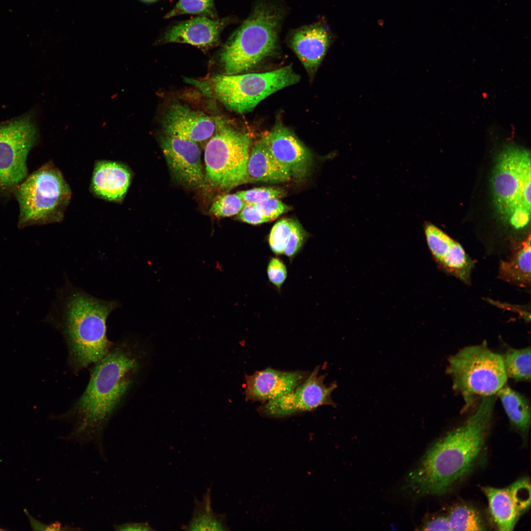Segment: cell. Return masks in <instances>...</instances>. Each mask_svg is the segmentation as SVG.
<instances>
[{"label": "cell", "instance_id": "obj_1", "mask_svg": "<svg viewBox=\"0 0 531 531\" xmlns=\"http://www.w3.org/2000/svg\"><path fill=\"white\" fill-rule=\"evenodd\" d=\"M145 346L125 336L91 367L81 395L58 418L71 425L66 439L80 444L92 442L103 453L102 439L112 418L141 382L146 362Z\"/></svg>", "mask_w": 531, "mask_h": 531}, {"label": "cell", "instance_id": "obj_2", "mask_svg": "<svg viewBox=\"0 0 531 531\" xmlns=\"http://www.w3.org/2000/svg\"><path fill=\"white\" fill-rule=\"evenodd\" d=\"M495 398L482 397L474 412L461 425L431 444L399 487L414 500L449 491L475 467L482 456L489 431Z\"/></svg>", "mask_w": 531, "mask_h": 531}, {"label": "cell", "instance_id": "obj_3", "mask_svg": "<svg viewBox=\"0 0 531 531\" xmlns=\"http://www.w3.org/2000/svg\"><path fill=\"white\" fill-rule=\"evenodd\" d=\"M118 306L116 300L96 298L70 283L59 291L52 324L63 336L72 372L92 367L110 351L114 342L107 336V320Z\"/></svg>", "mask_w": 531, "mask_h": 531}, {"label": "cell", "instance_id": "obj_4", "mask_svg": "<svg viewBox=\"0 0 531 531\" xmlns=\"http://www.w3.org/2000/svg\"><path fill=\"white\" fill-rule=\"evenodd\" d=\"M530 152L515 146L496 158L491 179L494 204L502 221L515 230L529 224L531 216Z\"/></svg>", "mask_w": 531, "mask_h": 531}, {"label": "cell", "instance_id": "obj_5", "mask_svg": "<svg viewBox=\"0 0 531 531\" xmlns=\"http://www.w3.org/2000/svg\"><path fill=\"white\" fill-rule=\"evenodd\" d=\"M282 16L279 8L270 3L264 1L256 5L220 53L225 74L249 70L275 51Z\"/></svg>", "mask_w": 531, "mask_h": 531}, {"label": "cell", "instance_id": "obj_6", "mask_svg": "<svg viewBox=\"0 0 531 531\" xmlns=\"http://www.w3.org/2000/svg\"><path fill=\"white\" fill-rule=\"evenodd\" d=\"M14 193L20 228L60 222L72 194L61 172L51 161L27 176Z\"/></svg>", "mask_w": 531, "mask_h": 531}, {"label": "cell", "instance_id": "obj_7", "mask_svg": "<svg viewBox=\"0 0 531 531\" xmlns=\"http://www.w3.org/2000/svg\"><path fill=\"white\" fill-rule=\"evenodd\" d=\"M447 372L467 408L475 396H494L507 379L502 356L492 352L485 342L464 347L452 355Z\"/></svg>", "mask_w": 531, "mask_h": 531}, {"label": "cell", "instance_id": "obj_8", "mask_svg": "<svg viewBox=\"0 0 531 531\" xmlns=\"http://www.w3.org/2000/svg\"><path fill=\"white\" fill-rule=\"evenodd\" d=\"M299 80V75L289 65L263 73L216 75L207 83L210 92L226 107L244 114L252 111L269 95Z\"/></svg>", "mask_w": 531, "mask_h": 531}, {"label": "cell", "instance_id": "obj_9", "mask_svg": "<svg viewBox=\"0 0 531 531\" xmlns=\"http://www.w3.org/2000/svg\"><path fill=\"white\" fill-rule=\"evenodd\" d=\"M251 140L248 134L219 122L205 149L207 181L223 190L247 182Z\"/></svg>", "mask_w": 531, "mask_h": 531}, {"label": "cell", "instance_id": "obj_10", "mask_svg": "<svg viewBox=\"0 0 531 531\" xmlns=\"http://www.w3.org/2000/svg\"><path fill=\"white\" fill-rule=\"evenodd\" d=\"M38 136L28 116L0 124V194L14 193L27 177V158Z\"/></svg>", "mask_w": 531, "mask_h": 531}, {"label": "cell", "instance_id": "obj_11", "mask_svg": "<svg viewBox=\"0 0 531 531\" xmlns=\"http://www.w3.org/2000/svg\"><path fill=\"white\" fill-rule=\"evenodd\" d=\"M317 366L299 385L286 394L263 403L257 410L261 415L283 418L310 411L322 406L336 407L331 398L337 388L335 382L329 386L324 383L325 375H320Z\"/></svg>", "mask_w": 531, "mask_h": 531}, {"label": "cell", "instance_id": "obj_12", "mask_svg": "<svg viewBox=\"0 0 531 531\" xmlns=\"http://www.w3.org/2000/svg\"><path fill=\"white\" fill-rule=\"evenodd\" d=\"M492 520L497 529L510 531L530 509L531 501L529 477L520 478L508 486L497 488L483 487Z\"/></svg>", "mask_w": 531, "mask_h": 531}, {"label": "cell", "instance_id": "obj_13", "mask_svg": "<svg viewBox=\"0 0 531 531\" xmlns=\"http://www.w3.org/2000/svg\"><path fill=\"white\" fill-rule=\"evenodd\" d=\"M161 147L176 179L190 187H206L208 183L203 170L201 151L197 143L167 135L162 137Z\"/></svg>", "mask_w": 531, "mask_h": 531}, {"label": "cell", "instance_id": "obj_14", "mask_svg": "<svg viewBox=\"0 0 531 531\" xmlns=\"http://www.w3.org/2000/svg\"><path fill=\"white\" fill-rule=\"evenodd\" d=\"M424 231L428 248L437 266L445 273L470 284L475 261L459 243L434 224L425 223Z\"/></svg>", "mask_w": 531, "mask_h": 531}, {"label": "cell", "instance_id": "obj_15", "mask_svg": "<svg viewBox=\"0 0 531 531\" xmlns=\"http://www.w3.org/2000/svg\"><path fill=\"white\" fill-rule=\"evenodd\" d=\"M272 155L290 172L292 178L302 179L313 164L310 151L289 128L278 122L262 138Z\"/></svg>", "mask_w": 531, "mask_h": 531}, {"label": "cell", "instance_id": "obj_16", "mask_svg": "<svg viewBox=\"0 0 531 531\" xmlns=\"http://www.w3.org/2000/svg\"><path fill=\"white\" fill-rule=\"evenodd\" d=\"M309 375L308 371H286L270 368L255 371L252 375L245 374V400L264 403L277 399L301 384Z\"/></svg>", "mask_w": 531, "mask_h": 531}, {"label": "cell", "instance_id": "obj_17", "mask_svg": "<svg viewBox=\"0 0 531 531\" xmlns=\"http://www.w3.org/2000/svg\"><path fill=\"white\" fill-rule=\"evenodd\" d=\"M162 124L167 135L197 143L210 139L216 127L213 119L208 115L178 103L170 106Z\"/></svg>", "mask_w": 531, "mask_h": 531}, {"label": "cell", "instance_id": "obj_18", "mask_svg": "<svg viewBox=\"0 0 531 531\" xmlns=\"http://www.w3.org/2000/svg\"><path fill=\"white\" fill-rule=\"evenodd\" d=\"M331 40L329 31L323 24L306 26L292 34L291 47L310 77L317 71Z\"/></svg>", "mask_w": 531, "mask_h": 531}, {"label": "cell", "instance_id": "obj_19", "mask_svg": "<svg viewBox=\"0 0 531 531\" xmlns=\"http://www.w3.org/2000/svg\"><path fill=\"white\" fill-rule=\"evenodd\" d=\"M228 21L197 17L173 26L166 31L163 39L166 43H187L207 49L218 43L220 33Z\"/></svg>", "mask_w": 531, "mask_h": 531}, {"label": "cell", "instance_id": "obj_20", "mask_svg": "<svg viewBox=\"0 0 531 531\" xmlns=\"http://www.w3.org/2000/svg\"><path fill=\"white\" fill-rule=\"evenodd\" d=\"M132 180L129 168L121 162L101 160L95 164L90 190L96 196L115 203L125 198Z\"/></svg>", "mask_w": 531, "mask_h": 531}, {"label": "cell", "instance_id": "obj_21", "mask_svg": "<svg viewBox=\"0 0 531 531\" xmlns=\"http://www.w3.org/2000/svg\"><path fill=\"white\" fill-rule=\"evenodd\" d=\"M292 179L289 171L272 155L262 138L258 141L249 152L247 182H283Z\"/></svg>", "mask_w": 531, "mask_h": 531}, {"label": "cell", "instance_id": "obj_22", "mask_svg": "<svg viewBox=\"0 0 531 531\" xmlns=\"http://www.w3.org/2000/svg\"><path fill=\"white\" fill-rule=\"evenodd\" d=\"M498 277L520 287L531 286V235L514 246L499 264Z\"/></svg>", "mask_w": 531, "mask_h": 531}, {"label": "cell", "instance_id": "obj_23", "mask_svg": "<svg viewBox=\"0 0 531 531\" xmlns=\"http://www.w3.org/2000/svg\"><path fill=\"white\" fill-rule=\"evenodd\" d=\"M497 394L511 425L526 437L531 425V409L527 399L505 384Z\"/></svg>", "mask_w": 531, "mask_h": 531}, {"label": "cell", "instance_id": "obj_24", "mask_svg": "<svg viewBox=\"0 0 531 531\" xmlns=\"http://www.w3.org/2000/svg\"><path fill=\"white\" fill-rule=\"evenodd\" d=\"M210 488L202 501L195 500L192 518L184 529L189 531H227L229 530L225 516L214 513L211 508Z\"/></svg>", "mask_w": 531, "mask_h": 531}, {"label": "cell", "instance_id": "obj_25", "mask_svg": "<svg viewBox=\"0 0 531 531\" xmlns=\"http://www.w3.org/2000/svg\"><path fill=\"white\" fill-rule=\"evenodd\" d=\"M451 531L486 530L480 512L472 505L460 503L452 506L447 515Z\"/></svg>", "mask_w": 531, "mask_h": 531}, {"label": "cell", "instance_id": "obj_26", "mask_svg": "<svg viewBox=\"0 0 531 531\" xmlns=\"http://www.w3.org/2000/svg\"><path fill=\"white\" fill-rule=\"evenodd\" d=\"M531 348L511 349L502 356L507 377L516 381H530Z\"/></svg>", "mask_w": 531, "mask_h": 531}, {"label": "cell", "instance_id": "obj_27", "mask_svg": "<svg viewBox=\"0 0 531 531\" xmlns=\"http://www.w3.org/2000/svg\"><path fill=\"white\" fill-rule=\"evenodd\" d=\"M184 14H198L213 19L217 17L213 0H179L165 18Z\"/></svg>", "mask_w": 531, "mask_h": 531}, {"label": "cell", "instance_id": "obj_28", "mask_svg": "<svg viewBox=\"0 0 531 531\" xmlns=\"http://www.w3.org/2000/svg\"><path fill=\"white\" fill-rule=\"evenodd\" d=\"M245 204L236 193L225 194L213 203L209 212L216 217L232 216L238 214Z\"/></svg>", "mask_w": 531, "mask_h": 531}, {"label": "cell", "instance_id": "obj_29", "mask_svg": "<svg viewBox=\"0 0 531 531\" xmlns=\"http://www.w3.org/2000/svg\"><path fill=\"white\" fill-rule=\"evenodd\" d=\"M293 222V220L284 218L277 222L272 227L268 237V243L271 251L275 254H283Z\"/></svg>", "mask_w": 531, "mask_h": 531}, {"label": "cell", "instance_id": "obj_30", "mask_svg": "<svg viewBox=\"0 0 531 531\" xmlns=\"http://www.w3.org/2000/svg\"><path fill=\"white\" fill-rule=\"evenodd\" d=\"M236 194L245 204H255L269 199H279L285 195L284 190L271 187H258L239 191L236 192Z\"/></svg>", "mask_w": 531, "mask_h": 531}, {"label": "cell", "instance_id": "obj_31", "mask_svg": "<svg viewBox=\"0 0 531 531\" xmlns=\"http://www.w3.org/2000/svg\"><path fill=\"white\" fill-rule=\"evenodd\" d=\"M306 233L300 224L294 220L292 229L285 246L283 254L292 260L299 252L304 243Z\"/></svg>", "mask_w": 531, "mask_h": 531}, {"label": "cell", "instance_id": "obj_32", "mask_svg": "<svg viewBox=\"0 0 531 531\" xmlns=\"http://www.w3.org/2000/svg\"><path fill=\"white\" fill-rule=\"evenodd\" d=\"M255 204L262 214L268 221L276 219L291 209L290 206L279 199L275 198L267 199Z\"/></svg>", "mask_w": 531, "mask_h": 531}, {"label": "cell", "instance_id": "obj_33", "mask_svg": "<svg viewBox=\"0 0 531 531\" xmlns=\"http://www.w3.org/2000/svg\"><path fill=\"white\" fill-rule=\"evenodd\" d=\"M267 273L270 282L280 289L287 275L286 267L283 262L277 258H271L268 264Z\"/></svg>", "mask_w": 531, "mask_h": 531}, {"label": "cell", "instance_id": "obj_34", "mask_svg": "<svg viewBox=\"0 0 531 531\" xmlns=\"http://www.w3.org/2000/svg\"><path fill=\"white\" fill-rule=\"evenodd\" d=\"M237 218L242 222L253 225L268 221L262 214L255 204H246L238 214Z\"/></svg>", "mask_w": 531, "mask_h": 531}, {"label": "cell", "instance_id": "obj_35", "mask_svg": "<svg viewBox=\"0 0 531 531\" xmlns=\"http://www.w3.org/2000/svg\"><path fill=\"white\" fill-rule=\"evenodd\" d=\"M420 528L424 531H451L447 515L426 518Z\"/></svg>", "mask_w": 531, "mask_h": 531}, {"label": "cell", "instance_id": "obj_36", "mask_svg": "<svg viewBox=\"0 0 531 531\" xmlns=\"http://www.w3.org/2000/svg\"><path fill=\"white\" fill-rule=\"evenodd\" d=\"M117 531H152L153 529L146 522H130L114 526Z\"/></svg>", "mask_w": 531, "mask_h": 531}, {"label": "cell", "instance_id": "obj_37", "mask_svg": "<svg viewBox=\"0 0 531 531\" xmlns=\"http://www.w3.org/2000/svg\"><path fill=\"white\" fill-rule=\"evenodd\" d=\"M30 520L32 527L34 530H64V529L62 528L60 523H55L50 525H46L40 523L32 517H30Z\"/></svg>", "mask_w": 531, "mask_h": 531}, {"label": "cell", "instance_id": "obj_38", "mask_svg": "<svg viewBox=\"0 0 531 531\" xmlns=\"http://www.w3.org/2000/svg\"><path fill=\"white\" fill-rule=\"evenodd\" d=\"M148 0V1H150V0Z\"/></svg>", "mask_w": 531, "mask_h": 531}, {"label": "cell", "instance_id": "obj_39", "mask_svg": "<svg viewBox=\"0 0 531 531\" xmlns=\"http://www.w3.org/2000/svg\"><path fill=\"white\" fill-rule=\"evenodd\" d=\"M0 530H3V529H0Z\"/></svg>", "mask_w": 531, "mask_h": 531}]
</instances>
